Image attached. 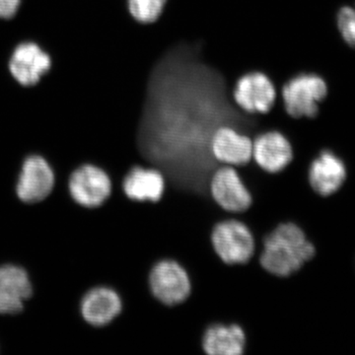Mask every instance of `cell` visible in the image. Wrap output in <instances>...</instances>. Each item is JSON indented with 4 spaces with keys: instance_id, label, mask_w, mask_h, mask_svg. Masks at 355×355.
Listing matches in <instances>:
<instances>
[{
    "instance_id": "1",
    "label": "cell",
    "mask_w": 355,
    "mask_h": 355,
    "mask_svg": "<svg viewBox=\"0 0 355 355\" xmlns=\"http://www.w3.org/2000/svg\"><path fill=\"white\" fill-rule=\"evenodd\" d=\"M316 254L305 231L293 221L279 222L263 236L254 258L268 275L287 279Z\"/></svg>"
},
{
    "instance_id": "2",
    "label": "cell",
    "mask_w": 355,
    "mask_h": 355,
    "mask_svg": "<svg viewBox=\"0 0 355 355\" xmlns=\"http://www.w3.org/2000/svg\"><path fill=\"white\" fill-rule=\"evenodd\" d=\"M210 244L225 266H245L257 253L256 238L246 222L238 217L220 219L210 231Z\"/></svg>"
},
{
    "instance_id": "3",
    "label": "cell",
    "mask_w": 355,
    "mask_h": 355,
    "mask_svg": "<svg viewBox=\"0 0 355 355\" xmlns=\"http://www.w3.org/2000/svg\"><path fill=\"white\" fill-rule=\"evenodd\" d=\"M328 94V86L323 77L315 72H300L289 78L280 88L284 111L291 118H317L320 104Z\"/></svg>"
},
{
    "instance_id": "4",
    "label": "cell",
    "mask_w": 355,
    "mask_h": 355,
    "mask_svg": "<svg viewBox=\"0 0 355 355\" xmlns=\"http://www.w3.org/2000/svg\"><path fill=\"white\" fill-rule=\"evenodd\" d=\"M149 293L165 307H176L190 298L193 284L188 270L172 258L159 259L147 275Z\"/></svg>"
},
{
    "instance_id": "5",
    "label": "cell",
    "mask_w": 355,
    "mask_h": 355,
    "mask_svg": "<svg viewBox=\"0 0 355 355\" xmlns=\"http://www.w3.org/2000/svg\"><path fill=\"white\" fill-rule=\"evenodd\" d=\"M207 191L212 202L229 216L245 214L253 205L251 191L232 166H217L210 175Z\"/></svg>"
},
{
    "instance_id": "6",
    "label": "cell",
    "mask_w": 355,
    "mask_h": 355,
    "mask_svg": "<svg viewBox=\"0 0 355 355\" xmlns=\"http://www.w3.org/2000/svg\"><path fill=\"white\" fill-rule=\"evenodd\" d=\"M277 95L279 92L272 79L258 70L240 76L232 91L236 106L249 114H268L275 106Z\"/></svg>"
},
{
    "instance_id": "7",
    "label": "cell",
    "mask_w": 355,
    "mask_h": 355,
    "mask_svg": "<svg viewBox=\"0 0 355 355\" xmlns=\"http://www.w3.org/2000/svg\"><path fill=\"white\" fill-rule=\"evenodd\" d=\"M209 153L218 165L244 167L253 160V137L232 125H221L210 137Z\"/></svg>"
},
{
    "instance_id": "8",
    "label": "cell",
    "mask_w": 355,
    "mask_h": 355,
    "mask_svg": "<svg viewBox=\"0 0 355 355\" xmlns=\"http://www.w3.org/2000/svg\"><path fill=\"white\" fill-rule=\"evenodd\" d=\"M121 190L135 203H158L167 190V178L153 165L135 164L121 182Z\"/></svg>"
},
{
    "instance_id": "9",
    "label": "cell",
    "mask_w": 355,
    "mask_h": 355,
    "mask_svg": "<svg viewBox=\"0 0 355 355\" xmlns=\"http://www.w3.org/2000/svg\"><path fill=\"white\" fill-rule=\"evenodd\" d=\"M294 158L293 146L284 133L266 130L253 137V162L268 174L284 172Z\"/></svg>"
},
{
    "instance_id": "10",
    "label": "cell",
    "mask_w": 355,
    "mask_h": 355,
    "mask_svg": "<svg viewBox=\"0 0 355 355\" xmlns=\"http://www.w3.org/2000/svg\"><path fill=\"white\" fill-rule=\"evenodd\" d=\"M113 183L111 178L102 168L84 165L72 173L69 180L71 197L83 207H101L111 197Z\"/></svg>"
},
{
    "instance_id": "11",
    "label": "cell",
    "mask_w": 355,
    "mask_h": 355,
    "mask_svg": "<svg viewBox=\"0 0 355 355\" xmlns=\"http://www.w3.org/2000/svg\"><path fill=\"white\" fill-rule=\"evenodd\" d=\"M53 184L55 175L43 157L34 155L26 159L17 184V195L22 202H41L50 195Z\"/></svg>"
},
{
    "instance_id": "12",
    "label": "cell",
    "mask_w": 355,
    "mask_h": 355,
    "mask_svg": "<svg viewBox=\"0 0 355 355\" xmlns=\"http://www.w3.org/2000/svg\"><path fill=\"white\" fill-rule=\"evenodd\" d=\"M200 347L207 355H243L247 350L246 331L234 322H214L203 331Z\"/></svg>"
},
{
    "instance_id": "13",
    "label": "cell",
    "mask_w": 355,
    "mask_h": 355,
    "mask_svg": "<svg viewBox=\"0 0 355 355\" xmlns=\"http://www.w3.org/2000/svg\"><path fill=\"white\" fill-rule=\"evenodd\" d=\"M345 179L347 169L342 159L330 150H322L310 163L308 182L321 197H329L340 190Z\"/></svg>"
},
{
    "instance_id": "14",
    "label": "cell",
    "mask_w": 355,
    "mask_h": 355,
    "mask_svg": "<svg viewBox=\"0 0 355 355\" xmlns=\"http://www.w3.org/2000/svg\"><path fill=\"white\" fill-rule=\"evenodd\" d=\"M50 55L34 43H23L14 51L9 69L14 78L23 86L38 83L51 69Z\"/></svg>"
},
{
    "instance_id": "15",
    "label": "cell",
    "mask_w": 355,
    "mask_h": 355,
    "mask_svg": "<svg viewBox=\"0 0 355 355\" xmlns=\"http://www.w3.org/2000/svg\"><path fill=\"white\" fill-rule=\"evenodd\" d=\"M31 295V282L23 268L11 265L0 266V314H17Z\"/></svg>"
},
{
    "instance_id": "16",
    "label": "cell",
    "mask_w": 355,
    "mask_h": 355,
    "mask_svg": "<svg viewBox=\"0 0 355 355\" xmlns=\"http://www.w3.org/2000/svg\"><path fill=\"white\" fill-rule=\"evenodd\" d=\"M123 311L120 294L110 287H96L86 294L81 303V312L89 324L95 327L107 326Z\"/></svg>"
},
{
    "instance_id": "17",
    "label": "cell",
    "mask_w": 355,
    "mask_h": 355,
    "mask_svg": "<svg viewBox=\"0 0 355 355\" xmlns=\"http://www.w3.org/2000/svg\"><path fill=\"white\" fill-rule=\"evenodd\" d=\"M167 0H127L128 13L141 24H150L160 17Z\"/></svg>"
},
{
    "instance_id": "18",
    "label": "cell",
    "mask_w": 355,
    "mask_h": 355,
    "mask_svg": "<svg viewBox=\"0 0 355 355\" xmlns=\"http://www.w3.org/2000/svg\"><path fill=\"white\" fill-rule=\"evenodd\" d=\"M338 26L343 39L355 48V9L343 7L338 14Z\"/></svg>"
},
{
    "instance_id": "19",
    "label": "cell",
    "mask_w": 355,
    "mask_h": 355,
    "mask_svg": "<svg viewBox=\"0 0 355 355\" xmlns=\"http://www.w3.org/2000/svg\"><path fill=\"white\" fill-rule=\"evenodd\" d=\"M21 0H0V18L8 19L17 12Z\"/></svg>"
}]
</instances>
